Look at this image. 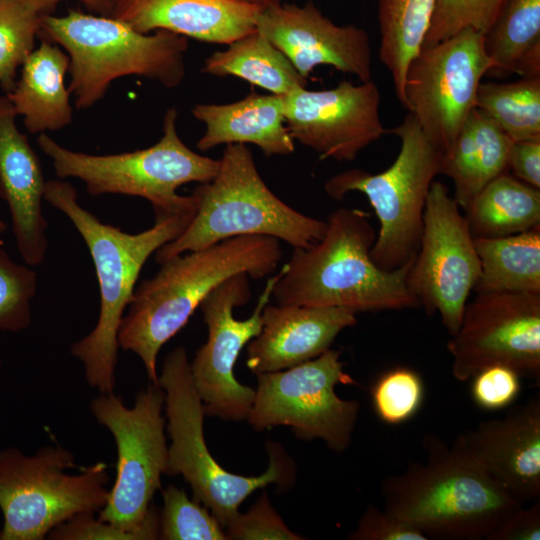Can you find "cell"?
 <instances>
[{
  "label": "cell",
  "mask_w": 540,
  "mask_h": 540,
  "mask_svg": "<svg viewBox=\"0 0 540 540\" xmlns=\"http://www.w3.org/2000/svg\"><path fill=\"white\" fill-rule=\"evenodd\" d=\"M282 256L280 240L246 235L170 258L155 276L135 287L120 325L119 346L135 353L151 383H158L161 347L186 325L206 296L236 274L253 279L270 275Z\"/></svg>",
  "instance_id": "obj_1"
},
{
  "label": "cell",
  "mask_w": 540,
  "mask_h": 540,
  "mask_svg": "<svg viewBox=\"0 0 540 540\" xmlns=\"http://www.w3.org/2000/svg\"><path fill=\"white\" fill-rule=\"evenodd\" d=\"M369 218L360 209L330 213L322 238L294 248L277 274L276 303L341 307L356 314L420 307L406 281L414 258L394 271L380 269L370 256L377 232Z\"/></svg>",
  "instance_id": "obj_2"
},
{
  "label": "cell",
  "mask_w": 540,
  "mask_h": 540,
  "mask_svg": "<svg viewBox=\"0 0 540 540\" xmlns=\"http://www.w3.org/2000/svg\"><path fill=\"white\" fill-rule=\"evenodd\" d=\"M44 200L65 214L82 236L98 280V321L87 336L72 345L71 353L83 363L90 386L102 394L113 393L118 333L139 274L153 253L186 229L196 210L155 217L151 228L130 234L103 223L83 208L69 182L47 181Z\"/></svg>",
  "instance_id": "obj_3"
},
{
  "label": "cell",
  "mask_w": 540,
  "mask_h": 540,
  "mask_svg": "<svg viewBox=\"0 0 540 540\" xmlns=\"http://www.w3.org/2000/svg\"><path fill=\"white\" fill-rule=\"evenodd\" d=\"M426 461L411 462L383 479L384 509L428 539H485L523 506L496 483L455 440L434 434L422 440Z\"/></svg>",
  "instance_id": "obj_4"
},
{
  "label": "cell",
  "mask_w": 540,
  "mask_h": 540,
  "mask_svg": "<svg viewBox=\"0 0 540 540\" xmlns=\"http://www.w3.org/2000/svg\"><path fill=\"white\" fill-rule=\"evenodd\" d=\"M38 35L67 52L68 90L78 110L95 105L118 78L137 75L173 88L186 74L187 37L170 31L141 33L110 16L70 10L41 15Z\"/></svg>",
  "instance_id": "obj_5"
},
{
  "label": "cell",
  "mask_w": 540,
  "mask_h": 540,
  "mask_svg": "<svg viewBox=\"0 0 540 540\" xmlns=\"http://www.w3.org/2000/svg\"><path fill=\"white\" fill-rule=\"evenodd\" d=\"M192 195L196 212L177 238L155 252L160 265L236 236H269L293 248H307L326 229V220L295 210L268 188L245 144H227L216 176L196 187Z\"/></svg>",
  "instance_id": "obj_6"
},
{
  "label": "cell",
  "mask_w": 540,
  "mask_h": 540,
  "mask_svg": "<svg viewBox=\"0 0 540 540\" xmlns=\"http://www.w3.org/2000/svg\"><path fill=\"white\" fill-rule=\"evenodd\" d=\"M177 110L169 108L160 140L145 149L108 155H91L67 149L48 134L37 143L52 161L60 179H80L92 196L119 194L148 200L155 217L196 210V200L177 189L187 183L211 181L220 160L197 154L181 140L176 129Z\"/></svg>",
  "instance_id": "obj_7"
},
{
  "label": "cell",
  "mask_w": 540,
  "mask_h": 540,
  "mask_svg": "<svg viewBox=\"0 0 540 540\" xmlns=\"http://www.w3.org/2000/svg\"><path fill=\"white\" fill-rule=\"evenodd\" d=\"M158 384L165 392L171 445L168 475H182L193 499L208 507L225 528L239 513L241 503L268 484L283 488L293 480V464L282 448L268 442L269 465L259 476H241L225 470L209 452L203 433L204 406L193 382L183 347L166 356Z\"/></svg>",
  "instance_id": "obj_8"
},
{
  "label": "cell",
  "mask_w": 540,
  "mask_h": 540,
  "mask_svg": "<svg viewBox=\"0 0 540 540\" xmlns=\"http://www.w3.org/2000/svg\"><path fill=\"white\" fill-rule=\"evenodd\" d=\"M389 132L399 138L400 149L386 170L371 174L349 169L328 179L324 190L334 200L353 191L367 197L379 221L371 259L380 269L394 271L417 253L426 200L434 178L440 174L442 152L410 113Z\"/></svg>",
  "instance_id": "obj_9"
},
{
  "label": "cell",
  "mask_w": 540,
  "mask_h": 540,
  "mask_svg": "<svg viewBox=\"0 0 540 540\" xmlns=\"http://www.w3.org/2000/svg\"><path fill=\"white\" fill-rule=\"evenodd\" d=\"M165 392L151 383L127 407L121 397L102 394L91 402L97 421L117 446V475L99 519L128 532L134 540L159 538V518L151 500L167 473L168 447L162 408Z\"/></svg>",
  "instance_id": "obj_10"
},
{
  "label": "cell",
  "mask_w": 540,
  "mask_h": 540,
  "mask_svg": "<svg viewBox=\"0 0 540 540\" xmlns=\"http://www.w3.org/2000/svg\"><path fill=\"white\" fill-rule=\"evenodd\" d=\"M75 457L60 446L26 456L17 448L0 452V540H41L77 514L101 510L109 490L107 466L90 465L79 474Z\"/></svg>",
  "instance_id": "obj_11"
},
{
  "label": "cell",
  "mask_w": 540,
  "mask_h": 540,
  "mask_svg": "<svg viewBox=\"0 0 540 540\" xmlns=\"http://www.w3.org/2000/svg\"><path fill=\"white\" fill-rule=\"evenodd\" d=\"M340 351L291 368L257 375L258 386L248 422L256 430L289 426L300 439H320L334 452L350 445L360 405L336 394L338 384H355L344 372Z\"/></svg>",
  "instance_id": "obj_12"
},
{
  "label": "cell",
  "mask_w": 540,
  "mask_h": 540,
  "mask_svg": "<svg viewBox=\"0 0 540 540\" xmlns=\"http://www.w3.org/2000/svg\"><path fill=\"white\" fill-rule=\"evenodd\" d=\"M485 36L463 29L422 46L408 64L403 106L442 153L450 149L476 108L481 79L494 67Z\"/></svg>",
  "instance_id": "obj_13"
},
{
  "label": "cell",
  "mask_w": 540,
  "mask_h": 540,
  "mask_svg": "<svg viewBox=\"0 0 540 540\" xmlns=\"http://www.w3.org/2000/svg\"><path fill=\"white\" fill-rule=\"evenodd\" d=\"M447 187L433 181L417 253L406 281L428 315L439 314L450 336L460 327L480 262L465 216Z\"/></svg>",
  "instance_id": "obj_14"
},
{
  "label": "cell",
  "mask_w": 540,
  "mask_h": 540,
  "mask_svg": "<svg viewBox=\"0 0 540 540\" xmlns=\"http://www.w3.org/2000/svg\"><path fill=\"white\" fill-rule=\"evenodd\" d=\"M249 278L245 273L233 275L213 289L199 306L208 339L197 350L190 369L207 416L243 420L254 401L255 390L238 382L233 369L243 347L262 329V312L272 296L277 275L268 278L250 317L238 320L233 310L251 298Z\"/></svg>",
  "instance_id": "obj_15"
},
{
  "label": "cell",
  "mask_w": 540,
  "mask_h": 540,
  "mask_svg": "<svg viewBox=\"0 0 540 540\" xmlns=\"http://www.w3.org/2000/svg\"><path fill=\"white\" fill-rule=\"evenodd\" d=\"M452 375L468 381L485 367L505 365L540 383V294L480 292L467 302L447 342Z\"/></svg>",
  "instance_id": "obj_16"
},
{
  "label": "cell",
  "mask_w": 540,
  "mask_h": 540,
  "mask_svg": "<svg viewBox=\"0 0 540 540\" xmlns=\"http://www.w3.org/2000/svg\"><path fill=\"white\" fill-rule=\"evenodd\" d=\"M283 97L290 136L322 160L352 161L388 132L380 118V90L372 80L342 81L325 90L298 87Z\"/></svg>",
  "instance_id": "obj_17"
},
{
  "label": "cell",
  "mask_w": 540,
  "mask_h": 540,
  "mask_svg": "<svg viewBox=\"0 0 540 540\" xmlns=\"http://www.w3.org/2000/svg\"><path fill=\"white\" fill-rule=\"evenodd\" d=\"M256 30L304 78L318 65H331L355 75L360 82L371 80L372 48L367 32L355 25L333 23L312 2L302 7L279 2L263 7Z\"/></svg>",
  "instance_id": "obj_18"
},
{
  "label": "cell",
  "mask_w": 540,
  "mask_h": 540,
  "mask_svg": "<svg viewBox=\"0 0 540 540\" xmlns=\"http://www.w3.org/2000/svg\"><path fill=\"white\" fill-rule=\"evenodd\" d=\"M508 494L521 502L540 496V397L511 407L455 439Z\"/></svg>",
  "instance_id": "obj_19"
},
{
  "label": "cell",
  "mask_w": 540,
  "mask_h": 540,
  "mask_svg": "<svg viewBox=\"0 0 540 540\" xmlns=\"http://www.w3.org/2000/svg\"><path fill=\"white\" fill-rule=\"evenodd\" d=\"M17 113L0 96V197L7 203L17 249L30 266H38L48 249V223L42 212L46 182L40 160L16 126Z\"/></svg>",
  "instance_id": "obj_20"
},
{
  "label": "cell",
  "mask_w": 540,
  "mask_h": 540,
  "mask_svg": "<svg viewBox=\"0 0 540 540\" xmlns=\"http://www.w3.org/2000/svg\"><path fill=\"white\" fill-rule=\"evenodd\" d=\"M356 323V313L346 308L267 304L262 329L247 344L246 364L256 375L291 368L330 349Z\"/></svg>",
  "instance_id": "obj_21"
},
{
  "label": "cell",
  "mask_w": 540,
  "mask_h": 540,
  "mask_svg": "<svg viewBox=\"0 0 540 540\" xmlns=\"http://www.w3.org/2000/svg\"><path fill=\"white\" fill-rule=\"evenodd\" d=\"M262 8L230 0H114L110 17L141 33L166 30L229 45L256 31Z\"/></svg>",
  "instance_id": "obj_22"
},
{
  "label": "cell",
  "mask_w": 540,
  "mask_h": 540,
  "mask_svg": "<svg viewBox=\"0 0 540 540\" xmlns=\"http://www.w3.org/2000/svg\"><path fill=\"white\" fill-rule=\"evenodd\" d=\"M193 116L205 124L196 146L208 151L220 144H255L265 156L288 155L294 147L285 123L283 95L255 92L230 104H197Z\"/></svg>",
  "instance_id": "obj_23"
},
{
  "label": "cell",
  "mask_w": 540,
  "mask_h": 540,
  "mask_svg": "<svg viewBox=\"0 0 540 540\" xmlns=\"http://www.w3.org/2000/svg\"><path fill=\"white\" fill-rule=\"evenodd\" d=\"M69 62L58 45L42 39L22 64L14 90L6 95L29 133L55 131L71 123L73 108L64 82Z\"/></svg>",
  "instance_id": "obj_24"
},
{
  "label": "cell",
  "mask_w": 540,
  "mask_h": 540,
  "mask_svg": "<svg viewBox=\"0 0 540 540\" xmlns=\"http://www.w3.org/2000/svg\"><path fill=\"white\" fill-rule=\"evenodd\" d=\"M513 141L480 109L475 108L449 150L442 153L440 174L454 186L461 209L492 180L509 170Z\"/></svg>",
  "instance_id": "obj_25"
},
{
  "label": "cell",
  "mask_w": 540,
  "mask_h": 540,
  "mask_svg": "<svg viewBox=\"0 0 540 540\" xmlns=\"http://www.w3.org/2000/svg\"><path fill=\"white\" fill-rule=\"evenodd\" d=\"M473 238H497L540 226V189L508 172L489 182L464 209Z\"/></svg>",
  "instance_id": "obj_26"
},
{
  "label": "cell",
  "mask_w": 540,
  "mask_h": 540,
  "mask_svg": "<svg viewBox=\"0 0 540 540\" xmlns=\"http://www.w3.org/2000/svg\"><path fill=\"white\" fill-rule=\"evenodd\" d=\"M480 292L540 294V226L497 238H474Z\"/></svg>",
  "instance_id": "obj_27"
},
{
  "label": "cell",
  "mask_w": 540,
  "mask_h": 540,
  "mask_svg": "<svg viewBox=\"0 0 540 540\" xmlns=\"http://www.w3.org/2000/svg\"><path fill=\"white\" fill-rule=\"evenodd\" d=\"M202 71L217 77L236 76L283 96L307 84L288 58L257 30L210 55Z\"/></svg>",
  "instance_id": "obj_28"
},
{
  "label": "cell",
  "mask_w": 540,
  "mask_h": 540,
  "mask_svg": "<svg viewBox=\"0 0 540 540\" xmlns=\"http://www.w3.org/2000/svg\"><path fill=\"white\" fill-rule=\"evenodd\" d=\"M489 73L540 76V0H508L485 36Z\"/></svg>",
  "instance_id": "obj_29"
},
{
  "label": "cell",
  "mask_w": 540,
  "mask_h": 540,
  "mask_svg": "<svg viewBox=\"0 0 540 540\" xmlns=\"http://www.w3.org/2000/svg\"><path fill=\"white\" fill-rule=\"evenodd\" d=\"M380 30L379 58L404 104L405 74L427 35L436 0H377Z\"/></svg>",
  "instance_id": "obj_30"
},
{
  "label": "cell",
  "mask_w": 540,
  "mask_h": 540,
  "mask_svg": "<svg viewBox=\"0 0 540 540\" xmlns=\"http://www.w3.org/2000/svg\"><path fill=\"white\" fill-rule=\"evenodd\" d=\"M476 108L513 142L540 140V76L480 83Z\"/></svg>",
  "instance_id": "obj_31"
},
{
  "label": "cell",
  "mask_w": 540,
  "mask_h": 540,
  "mask_svg": "<svg viewBox=\"0 0 540 540\" xmlns=\"http://www.w3.org/2000/svg\"><path fill=\"white\" fill-rule=\"evenodd\" d=\"M41 14L27 0H0V85L6 94L17 82V70L34 50Z\"/></svg>",
  "instance_id": "obj_32"
},
{
  "label": "cell",
  "mask_w": 540,
  "mask_h": 540,
  "mask_svg": "<svg viewBox=\"0 0 540 540\" xmlns=\"http://www.w3.org/2000/svg\"><path fill=\"white\" fill-rule=\"evenodd\" d=\"M159 538L165 540H225L217 519L184 490L169 485L163 491Z\"/></svg>",
  "instance_id": "obj_33"
},
{
  "label": "cell",
  "mask_w": 540,
  "mask_h": 540,
  "mask_svg": "<svg viewBox=\"0 0 540 540\" xmlns=\"http://www.w3.org/2000/svg\"><path fill=\"white\" fill-rule=\"evenodd\" d=\"M421 376L411 368L396 367L383 373L371 387L377 417L388 425H399L412 418L424 400Z\"/></svg>",
  "instance_id": "obj_34"
},
{
  "label": "cell",
  "mask_w": 540,
  "mask_h": 540,
  "mask_svg": "<svg viewBox=\"0 0 540 540\" xmlns=\"http://www.w3.org/2000/svg\"><path fill=\"white\" fill-rule=\"evenodd\" d=\"M508 0H436L423 46L445 40L463 29L486 35Z\"/></svg>",
  "instance_id": "obj_35"
},
{
  "label": "cell",
  "mask_w": 540,
  "mask_h": 540,
  "mask_svg": "<svg viewBox=\"0 0 540 540\" xmlns=\"http://www.w3.org/2000/svg\"><path fill=\"white\" fill-rule=\"evenodd\" d=\"M37 292L34 270L14 262L0 249V329L18 332L31 324V300Z\"/></svg>",
  "instance_id": "obj_36"
},
{
  "label": "cell",
  "mask_w": 540,
  "mask_h": 540,
  "mask_svg": "<svg viewBox=\"0 0 540 540\" xmlns=\"http://www.w3.org/2000/svg\"><path fill=\"white\" fill-rule=\"evenodd\" d=\"M227 539L238 540H301L291 531L272 507L267 494L260 498L244 514L238 513L225 527Z\"/></svg>",
  "instance_id": "obj_37"
},
{
  "label": "cell",
  "mask_w": 540,
  "mask_h": 540,
  "mask_svg": "<svg viewBox=\"0 0 540 540\" xmlns=\"http://www.w3.org/2000/svg\"><path fill=\"white\" fill-rule=\"evenodd\" d=\"M471 396L481 409L497 411L512 404L521 391V376L505 365H491L472 378Z\"/></svg>",
  "instance_id": "obj_38"
},
{
  "label": "cell",
  "mask_w": 540,
  "mask_h": 540,
  "mask_svg": "<svg viewBox=\"0 0 540 540\" xmlns=\"http://www.w3.org/2000/svg\"><path fill=\"white\" fill-rule=\"evenodd\" d=\"M351 540H427L428 537L410 523L369 504L358 520Z\"/></svg>",
  "instance_id": "obj_39"
},
{
  "label": "cell",
  "mask_w": 540,
  "mask_h": 540,
  "mask_svg": "<svg viewBox=\"0 0 540 540\" xmlns=\"http://www.w3.org/2000/svg\"><path fill=\"white\" fill-rule=\"evenodd\" d=\"M50 539L60 540H134L128 532L109 522L94 518V512H84L56 526Z\"/></svg>",
  "instance_id": "obj_40"
},
{
  "label": "cell",
  "mask_w": 540,
  "mask_h": 540,
  "mask_svg": "<svg viewBox=\"0 0 540 540\" xmlns=\"http://www.w3.org/2000/svg\"><path fill=\"white\" fill-rule=\"evenodd\" d=\"M540 539V501L534 500L531 506H523L511 512L487 536L486 540H539Z\"/></svg>",
  "instance_id": "obj_41"
},
{
  "label": "cell",
  "mask_w": 540,
  "mask_h": 540,
  "mask_svg": "<svg viewBox=\"0 0 540 540\" xmlns=\"http://www.w3.org/2000/svg\"><path fill=\"white\" fill-rule=\"evenodd\" d=\"M509 169L524 183L540 189V140L513 142Z\"/></svg>",
  "instance_id": "obj_42"
},
{
  "label": "cell",
  "mask_w": 540,
  "mask_h": 540,
  "mask_svg": "<svg viewBox=\"0 0 540 540\" xmlns=\"http://www.w3.org/2000/svg\"><path fill=\"white\" fill-rule=\"evenodd\" d=\"M63 0H27L41 15L51 14L56 5ZM85 5L92 14L111 16L114 0H77Z\"/></svg>",
  "instance_id": "obj_43"
},
{
  "label": "cell",
  "mask_w": 540,
  "mask_h": 540,
  "mask_svg": "<svg viewBox=\"0 0 540 540\" xmlns=\"http://www.w3.org/2000/svg\"><path fill=\"white\" fill-rule=\"evenodd\" d=\"M250 2L265 7L267 5L279 2V0H250Z\"/></svg>",
  "instance_id": "obj_44"
},
{
  "label": "cell",
  "mask_w": 540,
  "mask_h": 540,
  "mask_svg": "<svg viewBox=\"0 0 540 540\" xmlns=\"http://www.w3.org/2000/svg\"><path fill=\"white\" fill-rule=\"evenodd\" d=\"M8 225L2 219H0V234L6 232Z\"/></svg>",
  "instance_id": "obj_45"
},
{
  "label": "cell",
  "mask_w": 540,
  "mask_h": 540,
  "mask_svg": "<svg viewBox=\"0 0 540 540\" xmlns=\"http://www.w3.org/2000/svg\"><path fill=\"white\" fill-rule=\"evenodd\" d=\"M230 1H237V2H250V0H230ZM252 3V2H251Z\"/></svg>",
  "instance_id": "obj_46"
}]
</instances>
